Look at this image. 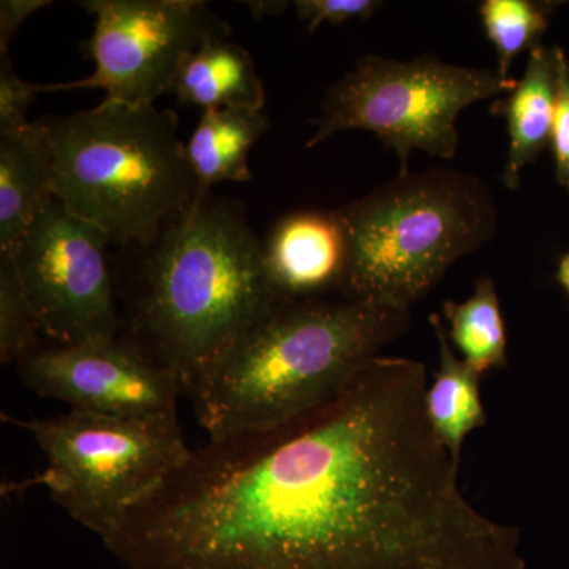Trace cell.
Wrapping results in <instances>:
<instances>
[{
    "label": "cell",
    "mask_w": 569,
    "mask_h": 569,
    "mask_svg": "<svg viewBox=\"0 0 569 569\" xmlns=\"http://www.w3.org/2000/svg\"><path fill=\"white\" fill-rule=\"evenodd\" d=\"M556 112H553L550 148L556 162L557 183L569 194V58L560 47H556Z\"/></svg>",
    "instance_id": "44dd1931"
},
{
    "label": "cell",
    "mask_w": 569,
    "mask_h": 569,
    "mask_svg": "<svg viewBox=\"0 0 569 569\" xmlns=\"http://www.w3.org/2000/svg\"><path fill=\"white\" fill-rule=\"evenodd\" d=\"M50 0H2L0 2V52H9L10 41L26 20L51 6Z\"/></svg>",
    "instance_id": "603a6c76"
},
{
    "label": "cell",
    "mask_w": 569,
    "mask_h": 569,
    "mask_svg": "<svg viewBox=\"0 0 569 569\" xmlns=\"http://www.w3.org/2000/svg\"><path fill=\"white\" fill-rule=\"evenodd\" d=\"M417 359L377 356L301 417L209 440L118 523L129 569H526L438 441Z\"/></svg>",
    "instance_id": "6da1fadb"
},
{
    "label": "cell",
    "mask_w": 569,
    "mask_h": 569,
    "mask_svg": "<svg viewBox=\"0 0 569 569\" xmlns=\"http://www.w3.org/2000/svg\"><path fill=\"white\" fill-rule=\"evenodd\" d=\"M556 93V47L539 43L530 51L526 71L515 89L490 107L493 116L507 119L509 148L501 179L509 190L519 189L523 168L550 146Z\"/></svg>",
    "instance_id": "4fadbf2b"
},
{
    "label": "cell",
    "mask_w": 569,
    "mask_h": 569,
    "mask_svg": "<svg viewBox=\"0 0 569 569\" xmlns=\"http://www.w3.org/2000/svg\"><path fill=\"white\" fill-rule=\"evenodd\" d=\"M335 211L346 238L343 299L403 310L497 233L488 183L448 168L399 176Z\"/></svg>",
    "instance_id": "5b68a950"
},
{
    "label": "cell",
    "mask_w": 569,
    "mask_h": 569,
    "mask_svg": "<svg viewBox=\"0 0 569 569\" xmlns=\"http://www.w3.org/2000/svg\"><path fill=\"white\" fill-rule=\"evenodd\" d=\"M40 335L13 257L0 253V362L18 365L40 347Z\"/></svg>",
    "instance_id": "d6986e66"
},
{
    "label": "cell",
    "mask_w": 569,
    "mask_h": 569,
    "mask_svg": "<svg viewBox=\"0 0 569 569\" xmlns=\"http://www.w3.org/2000/svg\"><path fill=\"white\" fill-rule=\"evenodd\" d=\"M266 271L284 299L320 298L340 290L346 238L336 211L283 217L263 242Z\"/></svg>",
    "instance_id": "8fae6325"
},
{
    "label": "cell",
    "mask_w": 569,
    "mask_h": 569,
    "mask_svg": "<svg viewBox=\"0 0 569 569\" xmlns=\"http://www.w3.org/2000/svg\"><path fill=\"white\" fill-rule=\"evenodd\" d=\"M102 228L54 200L11 254L41 335L54 343L121 335L118 284Z\"/></svg>",
    "instance_id": "9c48e42d"
},
{
    "label": "cell",
    "mask_w": 569,
    "mask_h": 569,
    "mask_svg": "<svg viewBox=\"0 0 569 569\" xmlns=\"http://www.w3.org/2000/svg\"><path fill=\"white\" fill-rule=\"evenodd\" d=\"M56 200L111 242L146 249L197 197L179 118L156 104L104 99L91 110L41 119Z\"/></svg>",
    "instance_id": "277c9868"
},
{
    "label": "cell",
    "mask_w": 569,
    "mask_h": 569,
    "mask_svg": "<svg viewBox=\"0 0 569 569\" xmlns=\"http://www.w3.org/2000/svg\"><path fill=\"white\" fill-rule=\"evenodd\" d=\"M118 284L121 335L181 380L183 392L284 299L263 242L234 201L198 194Z\"/></svg>",
    "instance_id": "7a4b0ae2"
},
{
    "label": "cell",
    "mask_w": 569,
    "mask_h": 569,
    "mask_svg": "<svg viewBox=\"0 0 569 569\" xmlns=\"http://www.w3.org/2000/svg\"><path fill=\"white\" fill-rule=\"evenodd\" d=\"M269 129L263 111L204 110L186 144L198 194L211 193L216 183L250 181L249 152Z\"/></svg>",
    "instance_id": "9a60e30c"
},
{
    "label": "cell",
    "mask_w": 569,
    "mask_h": 569,
    "mask_svg": "<svg viewBox=\"0 0 569 569\" xmlns=\"http://www.w3.org/2000/svg\"><path fill=\"white\" fill-rule=\"evenodd\" d=\"M410 325V310L288 299L186 389L209 440L283 425L335 399Z\"/></svg>",
    "instance_id": "3957f363"
},
{
    "label": "cell",
    "mask_w": 569,
    "mask_h": 569,
    "mask_svg": "<svg viewBox=\"0 0 569 569\" xmlns=\"http://www.w3.org/2000/svg\"><path fill=\"white\" fill-rule=\"evenodd\" d=\"M429 320L440 351V369L427 385L426 415L438 441L460 463L468 436L488 421L479 388L481 376L456 353L441 317L433 313Z\"/></svg>",
    "instance_id": "2e32d148"
},
{
    "label": "cell",
    "mask_w": 569,
    "mask_h": 569,
    "mask_svg": "<svg viewBox=\"0 0 569 569\" xmlns=\"http://www.w3.org/2000/svg\"><path fill=\"white\" fill-rule=\"evenodd\" d=\"M383 6L378 0H296L295 10L307 31L316 32L323 24L370 20Z\"/></svg>",
    "instance_id": "7402d4cb"
},
{
    "label": "cell",
    "mask_w": 569,
    "mask_h": 569,
    "mask_svg": "<svg viewBox=\"0 0 569 569\" xmlns=\"http://www.w3.org/2000/svg\"><path fill=\"white\" fill-rule=\"evenodd\" d=\"M557 280L569 296V252L560 260L559 269H557Z\"/></svg>",
    "instance_id": "d4e9b609"
},
{
    "label": "cell",
    "mask_w": 569,
    "mask_h": 569,
    "mask_svg": "<svg viewBox=\"0 0 569 569\" xmlns=\"http://www.w3.org/2000/svg\"><path fill=\"white\" fill-rule=\"evenodd\" d=\"M557 6L560 3L535 0H485L479 6L482 28L497 51L501 80L512 81V62L523 51L538 47Z\"/></svg>",
    "instance_id": "ac0fdd59"
},
{
    "label": "cell",
    "mask_w": 569,
    "mask_h": 569,
    "mask_svg": "<svg viewBox=\"0 0 569 569\" xmlns=\"http://www.w3.org/2000/svg\"><path fill=\"white\" fill-rule=\"evenodd\" d=\"M54 200L50 142L41 122L0 134V253H13Z\"/></svg>",
    "instance_id": "7c38bea8"
},
{
    "label": "cell",
    "mask_w": 569,
    "mask_h": 569,
    "mask_svg": "<svg viewBox=\"0 0 569 569\" xmlns=\"http://www.w3.org/2000/svg\"><path fill=\"white\" fill-rule=\"evenodd\" d=\"M443 316L452 347L478 376L507 366V326L490 277L478 279L473 295L466 301L445 302Z\"/></svg>",
    "instance_id": "e0dca14e"
},
{
    "label": "cell",
    "mask_w": 569,
    "mask_h": 569,
    "mask_svg": "<svg viewBox=\"0 0 569 569\" xmlns=\"http://www.w3.org/2000/svg\"><path fill=\"white\" fill-rule=\"evenodd\" d=\"M22 383L70 410L112 417H168L181 380L122 336L73 346H40L17 365Z\"/></svg>",
    "instance_id": "30bf717a"
},
{
    "label": "cell",
    "mask_w": 569,
    "mask_h": 569,
    "mask_svg": "<svg viewBox=\"0 0 569 569\" xmlns=\"http://www.w3.org/2000/svg\"><path fill=\"white\" fill-rule=\"evenodd\" d=\"M516 81L501 80L497 70L451 66L436 56L411 61L365 56L326 92L307 148L346 130H366L396 152L399 176H406L413 151L455 159L460 112L511 92Z\"/></svg>",
    "instance_id": "52a82bcc"
},
{
    "label": "cell",
    "mask_w": 569,
    "mask_h": 569,
    "mask_svg": "<svg viewBox=\"0 0 569 569\" xmlns=\"http://www.w3.org/2000/svg\"><path fill=\"white\" fill-rule=\"evenodd\" d=\"M6 421L28 430L48 467L22 485L44 486L52 501L102 538L189 459L176 415L112 417L91 411Z\"/></svg>",
    "instance_id": "8992f818"
},
{
    "label": "cell",
    "mask_w": 569,
    "mask_h": 569,
    "mask_svg": "<svg viewBox=\"0 0 569 569\" xmlns=\"http://www.w3.org/2000/svg\"><path fill=\"white\" fill-rule=\"evenodd\" d=\"M43 84H33L18 77L9 52H0V134L21 132L31 126L29 107Z\"/></svg>",
    "instance_id": "ffe728a7"
},
{
    "label": "cell",
    "mask_w": 569,
    "mask_h": 569,
    "mask_svg": "<svg viewBox=\"0 0 569 569\" xmlns=\"http://www.w3.org/2000/svg\"><path fill=\"white\" fill-rule=\"evenodd\" d=\"M178 102L204 110L263 111L266 93L250 52L228 39L206 41L183 62L173 86Z\"/></svg>",
    "instance_id": "5bb4252c"
},
{
    "label": "cell",
    "mask_w": 569,
    "mask_h": 569,
    "mask_svg": "<svg viewBox=\"0 0 569 569\" xmlns=\"http://www.w3.org/2000/svg\"><path fill=\"white\" fill-rule=\"evenodd\" d=\"M247 7L254 20H260L263 17H279L287 10L288 2H247Z\"/></svg>",
    "instance_id": "cb8c5ba5"
},
{
    "label": "cell",
    "mask_w": 569,
    "mask_h": 569,
    "mask_svg": "<svg viewBox=\"0 0 569 569\" xmlns=\"http://www.w3.org/2000/svg\"><path fill=\"white\" fill-rule=\"evenodd\" d=\"M96 18L88 41L96 70L88 78L43 84V92L103 89L107 99L156 104L173 92L190 54L208 40L228 39L231 28L200 0H84Z\"/></svg>",
    "instance_id": "ba28073f"
}]
</instances>
